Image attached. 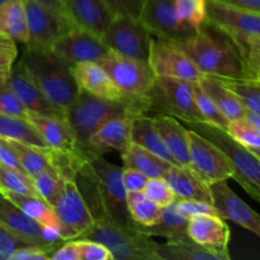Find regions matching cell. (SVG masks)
Returning <instances> with one entry per match:
<instances>
[{"mask_svg":"<svg viewBox=\"0 0 260 260\" xmlns=\"http://www.w3.org/2000/svg\"><path fill=\"white\" fill-rule=\"evenodd\" d=\"M203 75L215 78H246L245 66L230 38L213 25L205 24L198 32L174 41Z\"/></svg>","mask_w":260,"mask_h":260,"instance_id":"cell-1","label":"cell"},{"mask_svg":"<svg viewBox=\"0 0 260 260\" xmlns=\"http://www.w3.org/2000/svg\"><path fill=\"white\" fill-rule=\"evenodd\" d=\"M19 62L38 88L63 111L73 104L79 89L71 66L63 62L50 48L25 46Z\"/></svg>","mask_w":260,"mask_h":260,"instance_id":"cell-2","label":"cell"},{"mask_svg":"<svg viewBox=\"0 0 260 260\" xmlns=\"http://www.w3.org/2000/svg\"><path fill=\"white\" fill-rule=\"evenodd\" d=\"M124 114H142L129 103L121 101L101 98L90 93L80 90L75 101L66 109V119L73 128L76 139L83 146L89 149L104 150L90 145L93 135L109 119Z\"/></svg>","mask_w":260,"mask_h":260,"instance_id":"cell-3","label":"cell"},{"mask_svg":"<svg viewBox=\"0 0 260 260\" xmlns=\"http://www.w3.org/2000/svg\"><path fill=\"white\" fill-rule=\"evenodd\" d=\"M201 136L217 145L226 155L233 167V179L245 189L250 197L260 202V159L251 150L236 141L226 129L207 123H187Z\"/></svg>","mask_w":260,"mask_h":260,"instance_id":"cell-4","label":"cell"},{"mask_svg":"<svg viewBox=\"0 0 260 260\" xmlns=\"http://www.w3.org/2000/svg\"><path fill=\"white\" fill-rule=\"evenodd\" d=\"M98 63L108 73L114 84L131 103L142 113L149 112L147 95L156 78L149 62L126 57L111 51L98 61Z\"/></svg>","mask_w":260,"mask_h":260,"instance_id":"cell-5","label":"cell"},{"mask_svg":"<svg viewBox=\"0 0 260 260\" xmlns=\"http://www.w3.org/2000/svg\"><path fill=\"white\" fill-rule=\"evenodd\" d=\"M149 112L172 116L185 123L203 122L194 98L193 83L180 79L156 76L147 95Z\"/></svg>","mask_w":260,"mask_h":260,"instance_id":"cell-6","label":"cell"},{"mask_svg":"<svg viewBox=\"0 0 260 260\" xmlns=\"http://www.w3.org/2000/svg\"><path fill=\"white\" fill-rule=\"evenodd\" d=\"M101 37L112 52L149 62L154 36L141 19L116 15Z\"/></svg>","mask_w":260,"mask_h":260,"instance_id":"cell-7","label":"cell"},{"mask_svg":"<svg viewBox=\"0 0 260 260\" xmlns=\"http://www.w3.org/2000/svg\"><path fill=\"white\" fill-rule=\"evenodd\" d=\"M62 175V193L53 208L62 226V238L65 241L75 240L93 228L94 221L76 184L75 174Z\"/></svg>","mask_w":260,"mask_h":260,"instance_id":"cell-8","label":"cell"},{"mask_svg":"<svg viewBox=\"0 0 260 260\" xmlns=\"http://www.w3.org/2000/svg\"><path fill=\"white\" fill-rule=\"evenodd\" d=\"M190 170L208 185L233 179V167L228 155L206 137L188 128Z\"/></svg>","mask_w":260,"mask_h":260,"instance_id":"cell-9","label":"cell"},{"mask_svg":"<svg viewBox=\"0 0 260 260\" xmlns=\"http://www.w3.org/2000/svg\"><path fill=\"white\" fill-rule=\"evenodd\" d=\"M90 165L95 173L102 198L114 220L127 228H137L127 207V190L122 179L123 168L107 161L103 156L91 160Z\"/></svg>","mask_w":260,"mask_h":260,"instance_id":"cell-10","label":"cell"},{"mask_svg":"<svg viewBox=\"0 0 260 260\" xmlns=\"http://www.w3.org/2000/svg\"><path fill=\"white\" fill-rule=\"evenodd\" d=\"M24 5L28 25V42L25 46L51 48L61 36L75 28L63 13L32 0H24Z\"/></svg>","mask_w":260,"mask_h":260,"instance_id":"cell-11","label":"cell"},{"mask_svg":"<svg viewBox=\"0 0 260 260\" xmlns=\"http://www.w3.org/2000/svg\"><path fill=\"white\" fill-rule=\"evenodd\" d=\"M149 65L156 76L197 83L203 75L184 51L172 40L154 37Z\"/></svg>","mask_w":260,"mask_h":260,"instance_id":"cell-12","label":"cell"},{"mask_svg":"<svg viewBox=\"0 0 260 260\" xmlns=\"http://www.w3.org/2000/svg\"><path fill=\"white\" fill-rule=\"evenodd\" d=\"M50 50L69 66L83 62H98L111 52L101 36L81 28H73L61 36Z\"/></svg>","mask_w":260,"mask_h":260,"instance_id":"cell-13","label":"cell"},{"mask_svg":"<svg viewBox=\"0 0 260 260\" xmlns=\"http://www.w3.org/2000/svg\"><path fill=\"white\" fill-rule=\"evenodd\" d=\"M210 188L213 206L221 218L233 221L260 238V215L229 187L228 180L213 183Z\"/></svg>","mask_w":260,"mask_h":260,"instance_id":"cell-14","label":"cell"},{"mask_svg":"<svg viewBox=\"0 0 260 260\" xmlns=\"http://www.w3.org/2000/svg\"><path fill=\"white\" fill-rule=\"evenodd\" d=\"M7 84L14 90L18 98L23 102L30 113L40 114L46 117H58L66 118V111L56 106L32 80L22 63L18 61L17 65H13L7 78Z\"/></svg>","mask_w":260,"mask_h":260,"instance_id":"cell-15","label":"cell"},{"mask_svg":"<svg viewBox=\"0 0 260 260\" xmlns=\"http://www.w3.org/2000/svg\"><path fill=\"white\" fill-rule=\"evenodd\" d=\"M187 231L194 243L215 253L221 260L231 259L229 253L230 229L220 216H194L188 221Z\"/></svg>","mask_w":260,"mask_h":260,"instance_id":"cell-16","label":"cell"},{"mask_svg":"<svg viewBox=\"0 0 260 260\" xmlns=\"http://www.w3.org/2000/svg\"><path fill=\"white\" fill-rule=\"evenodd\" d=\"M63 10L75 28L102 36L116 17L104 0H62Z\"/></svg>","mask_w":260,"mask_h":260,"instance_id":"cell-17","label":"cell"},{"mask_svg":"<svg viewBox=\"0 0 260 260\" xmlns=\"http://www.w3.org/2000/svg\"><path fill=\"white\" fill-rule=\"evenodd\" d=\"M141 20L154 37L172 41L188 38L174 12V0H145Z\"/></svg>","mask_w":260,"mask_h":260,"instance_id":"cell-18","label":"cell"},{"mask_svg":"<svg viewBox=\"0 0 260 260\" xmlns=\"http://www.w3.org/2000/svg\"><path fill=\"white\" fill-rule=\"evenodd\" d=\"M206 23L218 29L260 36L259 13L229 7L216 0H206Z\"/></svg>","mask_w":260,"mask_h":260,"instance_id":"cell-19","label":"cell"},{"mask_svg":"<svg viewBox=\"0 0 260 260\" xmlns=\"http://www.w3.org/2000/svg\"><path fill=\"white\" fill-rule=\"evenodd\" d=\"M0 225L4 226L7 230H9L13 235L17 236L27 245L43 249L50 253V256L52 254L42 239V225L30 218L27 213L23 212L18 206H15L2 193H0Z\"/></svg>","mask_w":260,"mask_h":260,"instance_id":"cell-20","label":"cell"},{"mask_svg":"<svg viewBox=\"0 0 260 260\" xmlns=\"http://www.w3.org/2000/svg\"><path fill=\"white\" fill-rule=\"evenodd\" d=\"M71 71H73V75L80 90L101 96V98L126 102V103H129L132 107H135V109L139 113H142L134 103H131L122 94V91L114 84L108 73L98 62L78 63L75 66H71Z\"/></svg>","mask_w":260,"mask_h":260,"instance_id":"cell-21","label":"cell"},{"mask_svg":"<svg viewBox=\"0 0 260 260\" xmlns=\"http://www.w3.org/2000/svg\"><path fill=\"white\" fill-rule=\"evenodd\" d=\"M164 179L172 188L177 201H202L213 205L210 185L203 182L193 170L173 165L165 173Z\"/></svg>","mask_w":260,"mask_h":260,"instance_id":"cell-22","label":"cell"},{"mask_svg":"<svg viewBox=\"0 0 260 260\" xmlns=\"http://www.w3.org/2000/svg\"><path fill=\"white\" fill-rule=\"evenodd\" d=\"M152 119L177 165L190 169L188 128L182 126L177 118L167 114L159 113L152 117Z\"/></svg>","mask_w":260,"mask_h":260,"instance_id":"cell-23","label":"cell"},{"mask_svg":"<svg viewBox=\"0 0 260 260\" xmlns=\"http://www.w3.org/2000/svg\"><path fill=\"white\" fill-rule=\"evenodd\" d=\"M136 116L139 114H124L109 119L93 135L90 145H94L106 152L116 150L122 154L131 144L132 122Z\"/></svg>","mask_w":260,"mask_h":260,"instance_id":"cell-24","label":"cell"},{"mask_svg":"<svg viewBox=\"0 0 260 260\" xmlns=\"http://www.w3.org/2000/svg\"><path fill=\"white\" fill-rule=\"evenodd\" d=\"M121 156L124 168L137 170L146 175L149 179L150 178H164L165 173L174 165L134 142L127 146Z\"/></svg>","mask_w":260,"mask_h":260,"instance_id":"cell-25","label":"cell"},{"mask_svg":"<svg viewBox=\"0 0 260 260\" xmlns=\"http://www.w3.org/2000/svg\"><path fill=\"white\" fill-rule=\"evenodd\" d=\"M131 142L140 145L144 149L154 152L161 159L177 165L172 154L165 146L161 135L155 127L154 119H152V117L146 116V113L139 114L134 118L131 129Z\"/></svg>","mask_w":260,"mask_h":260,"instance_id":"cell-26","label":"cell"},{"mask_svg":"<svg viewBox=\"0 0 260 260\" xmlns=\"http://www.w3.org/2000/svg\"><path fill=\"white\" fill-rule=\"evenodd\" d=\"M201 88L205 90V93L215 102L217 108L223 113V116L229 121H235V119L244 118L246 108L243 106L238 96L233 93L229 88H226L221 81L213 76L205 75L202 76L200 81Z\"/></svg>","mask_w":260,"mask_h":260,"instance_id":"cell-27","label":"cell"},{"mask_svg":"<svg viewBox=\"0 0 260 260\" xmlns=\"http://www.w3.org/2000/svg\"><path fill=\"white\" fill-rule=\"evenodd\" d=\"M2 194H4L23 212L27 213L30 218L37 221L42 226H55V228L60 229L61 235H62V226L56 215L55 208L40 196L20 194V193L10 192V190H4Z\"/></svg>","mask_w":260,"mask_h":260,"instance_id":"cell-28","label":"cell"},{"mask_svg":"<svg viewBox=\"0 0 260 260\" xmlns=\"http://www.w3.org/2000/svg\"><path fill=\"white\" fill-rule=\"evenodd\" d=\"M0 35L24 45L28 42L24 0H7L0 4Z\"/></svg>","mask_w":260,"mask_h":260,"instance_id":"cell-29","label":"cell"},{"mask_svg":"<svg viewBox=\"0 0 260 260\" xmlns=\"http://www.w3.org/2000/svg\"><path fill=\"white\" fill-rule=\"evenodd\" d=\"M188 218L180 215L177 207V201L162 207L161 218L157 223L147 228L140 226L144 233L150 236H161L167 240H184L188 239Z\"/></svg>","mask_w":260,"mask_h":260,"instance_id":"cell-30","label":"cell"},{"mask_svg":"<svg viewBox=\"0 0 260 260\" xmlns=\"http://www.w3.org/2000/svg\"><path fill=\"white\" fill-rule=\"evenodd\" d=\"M0 137L24 142L41 149H50L29 119L10 116L2 112H0Z\"/></svg>","mask_w":260,"mask_h":260,"instance_id":"cell-31","label":"cell"},{"mask_svg":"<svg viewBox=\"0 0 260 260\" xmlns=\"http://www.w3.org/2000/svg\"><path fill=\"white\" fill-rule=\"evenodd\" d=\"M156 254L159 260H221L220 256L198 245L190 238L157 244Z\"/></svg>","mask_w":260,"mask_h":260,"instance_id":"cell-32","label":"cell"},{"mask_svg":"<svg viewBox=\"0 0 260 260\" xmlns=\"http://www.w3.org/2000/svg\"><path fill=\"white\" fill-rule=\"evenodd\" d=\"M127 207L132 221L142 228L155 225L161 218L162 207L147 198L144 192L127 193Z\"/></svg>","mask_w":260,"mask_h":260,"instance_id":"cell-33","label":"cell"},{"mask_svg":"<svg viewBox=\"0 0 260 260\" xmlns=\"http://www.w3.org/2000/svg\"><path fill=\"white\" fill-rule=\"evenodd\" d=\"M215 78V76H213ZM230 89L248 111L260 116V80L251 78H216Z\"/></svg>","mask_w":260,"mask_h":260,"instance_id":"cell-34","label":"cell"},{"mask_svg":"<svg viewBox=\"0 0 260 260\" xmlns=\"http://www.w3.org/2000/svg\"><path fill=\"white\" fill-rule=\"evenodd\" d=\"M32 178L38 196L55 207L62 193L63 175L57 169H45Z\"/></svg>","mask_w":260,"mask_h":260,"instance_id":"cell-35","label":"cell"},{"mask_svg":"<svg viewBox=\"0 0 260 260\" xmlns=\"http://www.w3.org/2000/svg\"><path fill=\"white\" fill-rule=\"evenodd\" d=\"M0 185L4 190L20 193V194L38 196L33 178L24 170L13 169L0 164ZM2 192V193H3Z\"/></svg>","mask_w":260,"mask_h":260,"instance_id":"cell-36","label":"cell"},{"mask_svg":"<svg viewBox=\"0 0 260 260\" xmlns=\"http://www.w3.org/2000/svg\"><path fill=\"white\" fill-rule=\"evenodd\" d=\"M193 89H194L196 103H197L198 109H200L201 114H202L203 122H207V123L217 126L220 128L228 129L230 121L217 108L215 102L205 93V90L201 88L198 83H193Z\"/></svg>","mask_w":260,"mask_h":260,"instance_id":"cell-37","label":"cell"},{"mask_svg":"<svg viewBox=\"0 0 260 260\" xmlns=\"http://www.w3.org/2000/svg\"><path fill=\"white\" fill-rule=\"evenodd\" d=\"M226 131L248 149H260V129L245 117L231 121Z\"/></svg>","mask_w":260,"mask_h":260,"instance_id":"cell-38","label":"cell"},{"mask_svg":"<svg viewBox=\"0 0 260 260\" xmlns=\"http://www.w3.org/2000/svg\"><path fill=\"white\" fill-rule=\"evenodd\" d=\"M0 112L28 119L30 112L7 83L0 85Z\"/></svg>","mask_w":260,"mask_h":260,"instance_id":"cell-39","label":"cell"},{"mask_svg":"<svg viewBox=\"0 0 260 260\" xmlns=\"http://www.w3.org/2000/svg\"><path fill=\"white\" fill-rule=\"evenodd\" d=\"M142 192L160 207H165L175 201L174 193L164 178H150Z\"/></svg>","mask_w":260,"mask_h":260,"instance_id":"cell-40","label":"cell"},{"mask_svg":"<svg viewBox=\"0 0 260 260\" xmlns=\"http://www.w3.org/2000/svg\"><path fill=\"white\" fill-rule=\"evenodd\" d=\"M80 260H113L109 249L98 241L88 239H75Z\"/></svg>","mask_w":260,"mask_h":260,"instance_id":"cell-41","label":"cell"},{"mask_svg":"<svg viewBox=\"0 0 260 260\" xmlns=\"http://www.w3.org/2000/svg\"><path fill=\"white\" fill-rule=\"evenodd\" d=\"M177 207L180 215H183L188 220L201 215L218 216L215 206L202 202V201H177Z\"/></svg>","mask_w":260,"mask_h":260,"instance_id":"cell-42","label":"cell"},{"mask_svg":"<svg viewBox=\"0 0 260 260\" xmlns=\"http://www.w3.org/2000/svg\"><path fill=\"white\" fill-rule=\"evenodd\" d=\"M104 2L116 15H128L136 19H141L145 0H104Z\"/></svg>","mask_w":260,"mask_h":260,"instance_id":"cell-43","label":"cell"},{"mask_svg":"<svg viewBox=\"0 0 260 260\" xmlns=\"http://www.w3.org/2000/svg\"><path fill=\"white\" fill-rule=\"evenodd\" d=\"M29 246L25 243L20 241L17 236L13 235L9 230L0 225V256L4 260H9L10 256L20 248Z\"/></svg>","mask_w":260,"mask_h":260,"instance_id":"cell-44","label":"cell"},{"mask_svg":"<svg viewBox=\"0 0 260 260\" xmlns=\"http://www.w3.org/2000/svg\"><path fill=\"white\" fill-rule=\"evenodd\" d=\"M122 179H123V185L126 188L127 193H129L142 192L149 178L142 174V173L137 172V170L123 168V170H122Z\"/></svg>","mask_w":260,"mask_h":260,"instance_id":"cell-45","label":"cell"},{"mask_svg":"<svg viewBox=\"0 0 260 260\" xmlns=\"http://www.w3.org/2000/svg\"><path fill=\"white\" fill-rule=\"evenodd\" d=\"M0 164L8 168H13V169L23 170L12 144L9 142V140L3 139V137H0Z\"/></svg>","mask_w":260,"mask_h":260,"instance_id":"cell-46","label":"cell"},{"mask_svg":"<svg viewBox=\"0 0 260 260\" xmlns=\"http://www.w3.org/2000/svg\"><path fill=\"white\" fill-rule=\"evenodd\" d=\"M9 260H51L50 253L37 246L20 248L10 256Z\"/></svg>","mask_w":260,"mask_h":260,"instance_id":"cell-47","label":"cell"},{"mask_svg":"<svg viewBox=\"0 0 260 260\" xmlns=\"http://www.w3.org/2000/svg\"><path fill=\"white\" fill-rule=\"evenodd\" d=\"M51 260H80L76 240H68L50 256Z\"/></svg>","mask_w":260,"mask_h":260,"instance_id":"cell-48","label":"cell"},{"mask_svg":"<svg viewBox=\"0 0 260 260\" xmlns=\"http://www.w3.org/2000/svg\"><path fill=\"white\" fill-rule=\"evenodd\" d=\"M243 62L245 66L246 78L260 80V56L248 55L243 56Z\"/></svg>","mask_w":260,"mask_h":260,"instance_id":"cell-49","label":"cell"},{"mask_svg":"<svg viewBox=\"0 0 260 260\" xmlns=\"http://www.w3.org/2000/svg\"><path fill=\"white\" fill-rule=\"evenodd\" d=\"M218 3L229 5V7L238 8L246 12L259 13L260 14V0H216Z\"/></svg>","mask_w":260,"mask_h":260,"instance_id":"cell-50","label":"cell"},{"mask_svg":"<svg viewBox=\"0 0 260 260\" xmlns=\"http://www.w3.org/2000/svg\"><path fill=\"white\" fill-rule=\"evenodd\" d=\"M18 52H12V51H3L0 50V71L9 73L10 69L14 65V61L17 58Z\"/></svg>","mask_w":260,"mask_h":260,"instance_id":"cell-51","label":"cell"},{"mask_svg":"<svg viewBox=\"0 0 260 260\" xmlns=\"http://www.w3.org/2000/svg\"><path fill=\"white\" fill-rule=\"evenodd\" d=\"M0 50L3 51H12V52H18L15 41L4 35H0Z\"/></svg>","mask_w":260,"mask_h":260,"instance_id":"cell-52","label":"cell"},{"mask_svg":"<svg viewBox=\"0 0 260 260\" xmlns=\"http://www.w3.org/2000/svg\"><path fill=\"white\" fill-rule=\"evenodd\" d=\"M32 2H36V3H38V4H42V5H45V7L51 8V9H55V10H57V12H61L65 14L62 0H32Z\"/></svg>","mask_w":260,"mask_h":260,"instance_id":"cell-53","label":"cell"},{"mask_svg":"<svg viewBox=\"0 0 260 260\" xmlns=\"http://www.w3.org/2000/svg\"><path fill=\"white\" fill-rule=\"evenodd\" d=\"M244 117H245L248 121H250L253 124H255V126L260 129V116H259V114H256V113H254V112H250V111H248V109H246L245 116H244Z\"/></svg>","mask_w":260,"mask_h":260,"instance_id":"cell-54","label":"cell"},{"mask_svg":"<svg viewBox=\"0 0 260 260\" xmlns=\"http://www.w3.org/2000/svg\"><path fill=\"white\" fill-rule=\"evenodd\" d=\"M8 74H9V73H5V71H0V85H2V84H4V83H7Z\"/></svg>","mask_w":260,"mask_h":260,"instance_id":"cell-55","label":"cell"},{"mask_svg":"<svg viewBox=\"0 0 260 260\" xmlns=\"http://www.w3.org/2000/svg\"><path fill=\"white\" fill-rule=\"evenodd\" d=\"M249 150H251V151H253L254 154H255L256 156H258L260 159V149H249Z\"/></svg>","mask_w":260,"mask_h":260,"instance_id":"cell-56","label":"cell"},{"mask_svg":"<svg viewBox=\"0 0 260 260\" xmlns=\"http://www.w3.org/2000/svg\"><path fill=\"white\" fill-rule=\"evenodd\" d=\"M4 2H7V0H0V4H3Z\"/></svg>","mask_w":260,"mask_h":260,"instance_id":"cell-57","label":"cell"},{"mask_svg":"<svg viewBox=\"0 0 260 260\" xmlns=\"http://www.w3.org/2000/svg\"><path fill=\"white\" fill-rule=\"evenodd\" d=\"M3 192V188H2V185H0V193Z\"/></svg>","mask_w":260,"mask_h":260,"instance_id":"cell-58","label":"cell"},{"mask_svg":"<svg viewBox=\"0 0 260 260\" xmlns=\"http://www.w3.org/2000/svg\"><path fill=\"white\" fill-rule=\"evenodd\" d=\"M0 260H4V258H3V256H0Z\"/></svg>","mask_w":260,"mask_h":260,"instance_id":"cell-59","label":"cell"}]
</instances>
